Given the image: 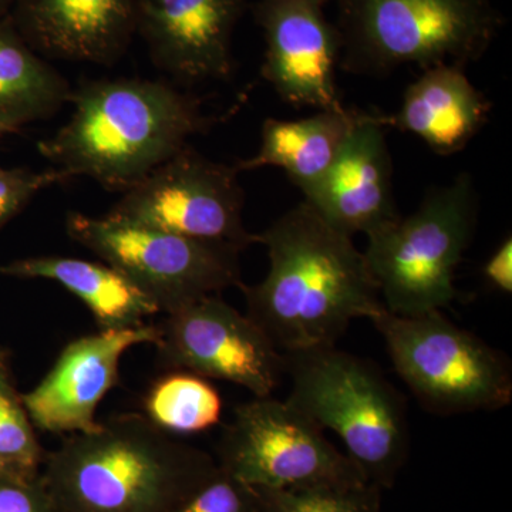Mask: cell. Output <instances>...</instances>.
<instances>
[{
	"instance_id": "obj_1",
	"label": "cell",
	"mask_w": 512,
	"mask_h": 512,
	"mask_svg": "<svg viewBox=\"0 0 512 512\" xmlns=\"http://www.w3.org/2000/svg\"><path fill=\"white\" fill-rule=\"evenodd\" d=\"M268 249L269 271L239 285L247 316L282 353L336 345L355 319L384 308L365 254L306 201L255 235Z\"/></svg>"
},
{
	"instance_id": "obj_2",
	"label": "cell",
	"mask_w": 512,
	"mask_h": 512,
	"mask_svg": "<svg viewBox=\"0 0 512 512\" xmlns=\"http://www.w3.org/2000/svg\"><path fill=\"white\" fill-rule=\"evenodd\" d=\"M73 114L40 154L70 177L126 192L205 133L200 101L156 80H96L73 90Z\"/></svg>"
},
{
	"instance_id": "obj_3",
	"label": "cell",
	"mask_w": 512,
	"mask_h": 512,
	"mask_svg": "<svg viewBox=\"0 0 512 512\" xmlns=\"http://www.w3.org/2000/svg\"><path fill=\"white\" fill-rule=\"evenodd\" d=\"M217 471L210 454L126 413L72 434L40 477L66 512H170Z\"/></svg>"
},
{
	"instance_id": "obj_4",
	"label": "cell",
	"mask_w": 512,
	"mask_h": 512,
	"mask_svg": "<svg viewBox=\"0 0 512 512\" xmlns=\"http://www.w3.org/2000/svg\"><path fill=\"white\" fill-rule=\"evenodd\" d=\"M286 402L332 430L369 483L390 490L409 457L406 400L369 360L332 346L284 353Z\"/></svg>"
},
{
	"instance_id": "obj_5",
	"label": "cell",
	"mask_w": 512,
	"mask_h": 512,
	"mask_svg": "<svg viewBox=\"0 0 512 512\" xmlns=\"http://www.w3.org/2000/svg\"><path fill=\"white\" fill-rule=\"evenodd\" d=\"M478 208L476 184L463 173L367 237L363 254L387 311L420 316L456 301L457 268L473 241Z\"/></svg>"
},
{
	"instance_id": "obj_6",
	"label": "cell",
	"mask_w": 512,
	"mask_h": 512,
	"mask_svg": "<svg viewBox=\"0 0 512 512\" xmlns=\"http://www.w3.org/2000/svg\"><path fill=\"white\" fill-rule=\"evenodd\" d=\"M342 37L340 67L383 74L403 64L481 59L500 29L491 0H336Z\"/></svg>"
},
{
	"instance_id": "obj_7",
	"label": "cell",
	"mask_w": 512,
	"mask_h": 512,
	"mask_svg": "<svg viewBox=\"0 0 512 512\" xmlns=\"http://www.w3.org/2000/svg\"><path fill=\"white\" fill-rule=\"evenodd\" d=\"M370 322L383 336L400 379L430 412H497L511 403L508 357L443 311L397 316L386 309Z\"/></svg>"
},
{
	"instance_id": "obj_8",
	"label": "cell",
	"mask_w": 512,
	"mask_h": 512,
	"mask_svg": "<svg viewBox=\"0 0 512 512\" xmlns=\"http://www.w3.org/2000/svg\"><path fill=\"white\" fill-rule=\"evenodd\" d=\"M70 239L136 286L158 311H178L242 284L237 249L109 217L69 212Z\"/></svg>"
},
{
	"instance_id": "obj_9",
	"label": "cell",
	"mask_w": 512,
	"mask_h": 512,
	"mask_svg": "<svg viewBox=\"0 0 512 512\" xmlns=\"http://www.w3.org/2000/svg\"><path fill=\"white\" fill-rule=\"evenodd\" d=\"M218 467L266 490L367 481L315 421L286 400L254 397L235 409L218 444Z\"/></svg>"
},
{
	"instance_id": "obj_10",
	"label": "cell",
	"mask_w": 512,
	"mask_h": 512,
	"mask_svg": "<svg viewBox=\"0 0 512 512\" xmlns=\"http://www.w3.org/2000/svg\"><path fill=\"white\" fill-rule=\"evenodd\" d=\"M238 174L235 165L185 146L123 192L107 215L242 252L256 241L242 217L245 194Z\"/></svg>"
},
{
	"instance_id": "obj_11",
	"label": "cell",
	"mask_w": 512,
	"mask_h": 512,
	"mask_svg": "<svg viewBox=\"0 0 512 512\" xmlns=\"http://www.w3.org/2000/svg\"><path fill=\"white\" fill-rule=\"evenodd\" d=\"M157 328L154 346L168 369L238 384L254 397L272 396L286 375L284 353L220 295L167 313Z\"/></svg>"
},
{
	"instance_id": "obj_12",
	"label": "cell",
	"mask_w": 512,
	"mask_h": 512,
	"mask_svg": "<svg viewBox=\"0 0 512 512\" xmlns=\"http://www.w3.org/2000/svg\"><path fill=\"white\" fill-rule=\"evenodd\" d=\"M328 0H258L256 23L264 33L262 76L289 106L336 109V72L342 57L338 26Z\"/></svg>"
},
{
	"instance_id": "obj_13",
	"label": "cell",
	"mask_w": 512,
	"mask_h": 512,
	"mask_svg": "<svg viewBox=\"0 0 512 512\" xmlns=\"http://www.w3.org/2000/svg\"><path fill=\"white\" fill-rule=\"evenodd\" d=\"M157 325L99 330L70 342L52 369L30 392L22 394L36 429L79 434L99 426L97 407L119 382L124 353L137 345H156Z\"/></svg>"
},
{
	"instance_id": "obj_14",
	"label": "cell",
	"mask_w": 512,
	"mask_h": 512,
	"mask_svg": "<svg viewBox=\"0 0 512 512\" xmlns=\"http://www.w3.org/2000/svg\"><path fill=\"white\" fill-rule=\"evenodd\" d=\"M248 0H137L136 35L157 69L175 82L225 80L234 72L232 37Z\"/></svg>"
},
{
	"instance_id": "obj_15",
	"label": "cell",
	"mask_w": 512,
	"mask_h": 512,
	"mask_svg": "<svg viewBox=\"0 0 512 512\" xmlns=\"http://www.w3.org/2000/svg\"><path fill=\"white\" fill-rule=\"evenodd\" d=\"M389 116L369 113L340 148L328 173L303 201L323 220L353 238L366 237L400 217L386 140Z\"/></svg>"
},
{
	"instance_id": "obj_16",
	"label": "cell",
	"mask_w": 512,
	"mask_h": 512,
	"mask_svg": "<svg viewBox=\"0 0 512 512\" xmlns=\"http://www.w3.org/2000/svg\"><path fill=\"white\" fill-rule=\"evenodd\" d=\"M9 16L45 59L109 66L136 36L137 0H13Z\"/></svg>"
},
{
	"instance_id": "obj_17",
	"label": "cell",
	"mask_w": 512,
	"mask_h": 512,
	"mask_svg": "<svg viewBox=\"0 0 512 512\" xmlns=\"http://www.w3.org/2000/svg\"><path fill=\"white\" fill-rule=\"evenodd\" d=\"M491 103L468 79L463 66L437 64L407 87L389 127L420 138L439 156L460 153L480 133Z\"/></svg>"
},
{
	"instance_id": "obj_18",
	"label": "cell",
	"mask_w": 512,
	"mask_h": 512,
	"mask_svg": "<svg viewBox=\"0 0 512 512\" xmlns=\"http://www.w3.org/2000/svg\"><path fill=\"white\" fill-rule=\"evenodd\" d=\"M367 114L340 106L318 110L305 119L265 120L258 153L239 161L235 167L239 173L264 167L281 168L306 195L328 173L340 148Z\"/></svg>"
},
{
	"instance_id": "obj_19",
	"label": "cell",
	"mask_w": 512,
	"mask_h": 512,
	"mask_svg": "<svg viewBox=\"0 0 512 512\" xmlns=\"http://www.w3.org/2000/svg\"><path fill=\"white\" fill-rule=\"evenodd\" d=\"M0 275L56 282L84 303L100 330L133 328L160 313L156 303L104 262L33 256L0 265Z\"/></svg>"
},
{
	"instance_id": "obj_20",
	"label": "cell",
	"mask_w": 512,
	"mask_h": 512,
	"mask_svg": "<svg viewBox=\"0 0 512 512\" xmlns=\"http://www.w3.org/2000/svg\"><path fill=\"white\" fill-rule=\"evenodd\" d=\"M69 82L23 39L10 16L0 19V133L55 116L72 97Z\"/></svg>"
},
{
	"instance_id": "obj_21",
	"label": "cell",
	"mask_w": 512,
	"mask_h": 512,
	"mask_svg": "<svg viewBox=\"0 0 512 512\" xmlns=\"http://www.w3.org/2000/svg\"><path fill=\"white\" fill-rule=\"evenodd\" d=\"M148 420L170 434H195L220 423L222 399L208 379L174 370L151 387L144 400Z\"/></svg>"
},
{
	"instance_id": "obj_22",
	"label": "cell",
	"mask_w": 512,
	"mask_h": 512,
	"mask_svg": "<svg viewBox=\"0 0 512 512\" xmlns=\"http://www.w3.org/2000/svg\"><path fill=\"white\" fill-rule=\"evenodd\" d=\"M35 429L12 373H0V466L9 476L33 480L42 473L46 454Z\"/></svg>"
},
{
	"instance_id": "obj_23",
	"label": "cell",
	"mask_w": 512,
	"mask_h": 512,
	"mask_svg": "<svg viewBox=\"0 0 512 512\" xmlns=\"http://www.w3.org/2000/svg\"><path fill=\"white\" fill-rule=\"evenodd\" d=\"M262 512H380L382 493L377 485H318L293 490L256 488Z\"/></svg>"
},
{
	"instance_id": "obj_24",
	"label": "cell",
	"mask_w": 512,
	"mask_h": 512,
	"mask_svg": "<svg viewBox=\"0 0 512 512\" xmlns=\"http://www.w3.org/2000/svg\"><path fill=\"white\" fill-rule=\"evenodd\" d=\"M170 512H262V505L256 488L218 467L210 480Z\"/></svg>"
},
{
	"instance_id": "obj_25",
	"label": "cell",
	"mask_w": 512,
	"mask_h": 512,
	"mask_svg": "<svg viewBox=\"0 0 512 512\" xmlns=\"http://www.w3.org/2000/svg\"><path fill=\"white\" fill-rule=\"evenodd\" d=\"M70 178L59 168L35 171L0 167V229L15 220L37 194L53 185L66 183Z\"/></svg>"
},
{
	"instance_id": "obj_26",
	"label": "cell",
	"mask_w": 512,
	"mask_h": 512,
	"mask_svg": "<svg viewBox=\"0 0 512 512\" xmlns=\"http://www.w3.org/2000/svg\"><path fill=\"white\" fill-rule=\"evenodd\" d=\"M0 512H66L47 490L42 477L25 478L0 474Z\"/></svg>"
},
{
	"instance_id": "obj_27",
	"label": "cell",
	"mask_w": 512,
	"mask_h": 512,
	"mask_svg": "<svg viewBox=\"0 0 512 512\" xmlns=\"http://www.w3.org/2000/svg\"><path fill=\"white\" fill-rule=\"evenodd\" d=\"M483 278L485 284L494 291L511 295L512 293V239L505 238L497 249L484 262Z\"/></svg>"
},
{
	"instance_id": "obj_28",
	"label": "cell",
	"mask_w": 512,
	"mask_h": 512,
	"mask_svg": "<svg viewBox=\"0 0 512 512\" xmlns=\"http://www.w3.org/2000/svg\"><path fill=\"white\" fill-rule=\"evenodd\" d=\"M9 356V350L0 345V373L10 372Z\"/></svg>"
},
{
	"instance_id": "obj_29",
	"label": "cell",
	"mask_w": 512,
	"mask_h": 512,
	"mask_svg": "<svg viewBox=\"0 0 512 512\" xmlns=\"http://www.w3.org/2000/svg\"><path fill=\"white\" fill-rule=\"evenodd\" d=\"M13 0H0V19L9 15L10 8H12Z\"/></svg>"
},
{
	"instance_id": "obj_30",
	"label": "cell",
	"mask_w": 512,
	"mask_h": 512,
	"mask_svg": "<svg viewBox=\"0 0 512 512\" xmlns=\"http://www.w3.org/2000/svg\"><path fill=\"white\" fill-rule=\"evenodd\" d=\"M0 474H6L5 470H3L2 466H0Z\"/></svg>"
},
{
	"instance_id": "obj_31",
	"label": "cell",
	"mask_w": 512,
	"mask_h": 512,
	"mask_svg": "<svg viewBox=\"0 0 512 512\" xmlns=\"http://www.w3.org/2000/svg\"><path fill=\"white\" fill-rule=\"evenodd\" d=\"M3 137H5V136H3L2 133H0V140H2Z\"/></svg>"
}]
</instances>
